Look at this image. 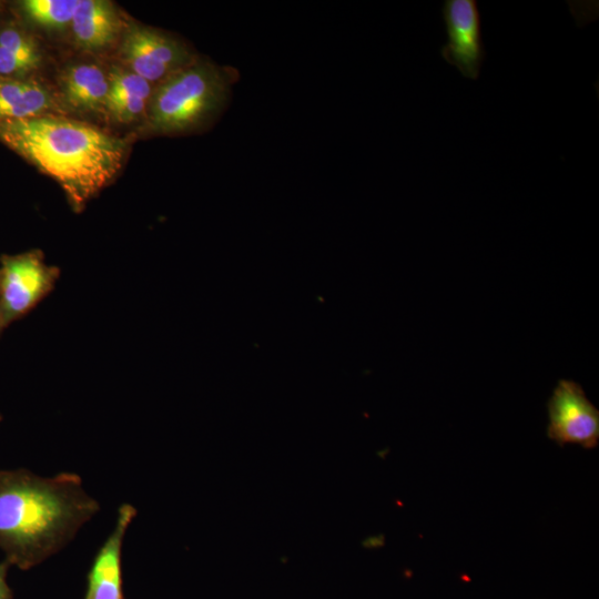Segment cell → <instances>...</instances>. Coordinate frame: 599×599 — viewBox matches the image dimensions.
<instances>
[{"instance_id":"cell-1","label":"cell","mask_w":599,"mask_h":599,"mask_svg":"<svg viewBox=\"0 0 599 599\" xmlns=\"http://www.w3.org/2000/svg\"><path fill=\"white\" fill-rule=\"evenodd\" d=\"M100 509L81 477L44 478L19 468L0 470V549L4 560L30 569L62 549Z\"/></svg>"},{"instance_id":"cell-2","label":"cell","mask_w":599,"mask_h":599,"mask_svg":"<svg viewBox=\"0 0 599 599\" xmlns=\"http://www.w3.org/2000/svg\"><path fill=\"white\" fill-rule=\"evenodd\" d=\"M0 142L55 180L75 210L122 167V139L73 119L43 114L0 123Z\"/></svg>"},{"instance_id":"cell-3","label":"cell","mask_w":599,"mask_h":599,"mask_svg":"<svg viewBox=\"0 0 599 599\" xmlns=\"http://www.w3.org/2000/svg\"><path fill=\"white\" fill-rule=\"evenodd\" d=\"M238 74L195 59L155 87L148 104L151 130L183 133L214 120L226 106Z\"/></svg>"},{"instance_id":"cell-4","label":"cell","mask_w":599,"mask_h":599,"mask_svg":"<svg viewBox=\"0 0 599 599\" xmlns=\"http://www.w3.org/2000/svg\"><path fill=\"white\" fill-rule=\"evenodd\" d=\"M0 335L53 288L58 267L47 265L40 251L0 257Z\"/></svg>"},{"instance_id":"cell-5","label":"cell","mask_w":599,"mask_h":599,"mask_svg":"<svg viewBox=\"0 0 599 599\" xmlns=\"http://www.w3.org/2000/svg\"><path fill=\"white\" fill-rule=\"evenodd\" d=\"M547 407V435L551 440L559 445L578 444L588 449L598 445L599 412L578 383L560 379Z\"/></svg>"},{"instance_id":"cell-6","label":"cell","mask_w":599,"mask_h":599,"mask_svg":"<svg viewBox=\"0 0 599 599\" xmlns=\"http://www.w3.org/2000/svg\"><path fill=\"white\" fill-rule=\"evenodd\" d=\"M121 53L130 70L150 83H160L196 59L181 41L145 27L126 32Z\"/></svg>"},{"instance_id":"cell-7","label":"cell","mask_w":599,"mask_h":599,"mask_svg":"<svg viewBox=\"0 0 599 599\" xmlns=\"http://www.w3.org/2000/svg\"><path fill=\"white\" fill-rule=\"evenodd\" d=\"M447 41L440 48L443 59L463 77L477 80L486 57L481 17L476 0H445L441 7Z\"/></svg>"},{"instance_id":"cell-8","label":"cell","mask_w":599,"mask_h":599,"mask_svg":"<svg viewBox=\"0 0 599 599\" xmlns=\"http://www.w3.org/2000/svg\"><path fill=\"white\" fill-rule=\"evenodd\" d=\"M135 516L136 509L130 504L119 508L115 527L97 552L88 573L84 599H124L122 545Z\"/></svg>"},{"instance_id":"cell-9","label":"cell","mask_w":599,"mask_h":599,"mask_svg":"<svg viewBox=\"0 0 599 599\" xmlns=\"http://www.w3.org/2000/svg\"><path fill=\"white\" fill-rule=\"evenodd\" d=\"M55 106L52 93L28 78H0V123L49 114Z\"/></svg>"},{"instance_id":"cell-10","label":"cell","mask_w":599,"mask_h":599,"mask_svg":"<svg viewBox=\"0 0 599 599\" xmlns=\"http://www.w3.org/2000/svg\"><path fill=\"white\" fill-rule=\"evenodd\" d=\"M71 27L74 39L81 48L102 50L116 39L120 18L110 2L79 0Z\"/></svg>"},{"instance_id":"cell-11","label":"cell","mask_w":599,"mask_h":599,"mask_svg":"<svg viewBox=\"0 0 599 599\" xmlns=\"http://www.w3.org/2000/svg\"><path fill=\"white\" fill-rule=\"evenodd\" d=\"M62 95L68 105L81 112H105L109 77L95 64L70 67L61 78Z\"/></svg>"},{"instance_id":"cell-12","label":"cell","mask_w":599,"mask_h":599,"mask_svg":"<svg viewBox=\"0 0 599 599\" xmlns=\"http://www.w3.org/2000/svg\"><path fill=\"white\" fill-rule=\"evenodd\" d=\"M40 62L39 47L29 33L12 24L0 29V78H24Z\"/></svg>"},{"instance_id":"cell-13","label":"cell","mask_w":599,"mask_h":599,"mask_svg":"<svg viewBox=\"0 0 599 599\" xmlns=\"http://www.w3.org/2000/svg\"><path fill=\"white\" fill-rule=\"evenodd\" d=\"M79 0H27L21 7L27 17L45 28L71 24Z\"/></svg>"},{"instance_id":"cell-14","label":"cell","mask_w":599,"mask_h":599,"mask_svg":"<svg viewBox=\"0 0 599 599\" xmlns=\"http://www.w3.org/2000/svg\"><path fill=\"white\" fill-rule=\"evenodd\" d=\"M108 77V99L140 98L150 101L153 92L151 83L131 70L114 68Z\"/></svg>"},{"instance_id":"cell-15","label":"cell","mask_w":599,"mask_h":599,"mask_svg":"<svg viewBox=\"0 0 599 599\" xmlns=\"http://www.w3.org/2000/svg\"><path fill=\"white\" fill-rule=\"evenodd\" d=\"M148 104L149 101L140 98L108 99L105 112L120 122H130L141 116Z\"/></svg>"},{"instance_id":"cell-16","label":"cell","mask_w":599,"mask_h":599,"mask_svg":"<svg viewBox=\"0 0 599 599\" xmlns=\"http://www.w3.org/2000/svg\"><path fill=\"white\" fill-rule=\"evenodd\" d=\"M11 565L3 560L0 562V599H13L12 590L7 582L8 570Z\"/></svg>"},{"instance_id":"cell-17","label":"cell","mask_w":599,"mask_h":599,"mask_svg":"<svg viewBox=\"0 0 599 599\" xmlns=\"http://www.w3.org/2000/svg\"><path fill=\"white\" fill-rule=\"evenodd\" d=\"M1 419H2V416L0 415V422H1Z\"/></svg>"}]
</instances>
